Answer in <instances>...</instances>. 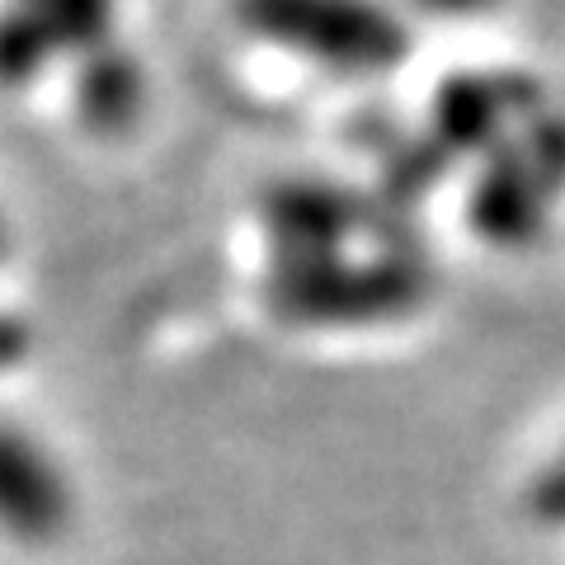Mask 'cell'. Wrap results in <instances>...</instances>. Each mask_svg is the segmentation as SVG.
Returning <instances> with one entry per match:
<instances>
[{
    "mask_svg": "<svg viewBox=\"0 0 565 565\" xmlns=\"http://www.w3.org/2000/svg\"><path fill=\"white\" fill-rule=\"evenodd\" d=\"M434 269L415 245L382 236L373 250L264 269L259 307L292 330H386L434 302Z\"/></svg>",
    "mask_w": 565,
    "mask_h": 565,
    "instance_id": "cell-1",
    "label": "cell"
},
{
    "mask_svg": "<svg viewBox=\"0 0 565 565\" xmlns=\"http://www.w3.org/2000/svg\"><path fill=\"white\" fill-rule=\"evenodd\" d=\"M66 57L39 14L20 0H0V95H24Z\"/></svg>",
    "mask_w": 565,
    "mask_h": 565,
    "instance_id": "cell-8",
    "label": "cell"
},
{
    "mask_svg": "<svg viewBox=\"0 0 565 565\" xmlns=\"http://www.w3.org/2000/svg\"><path fill=\"white\" fill-rule=\"evenodd\" d=\"M411 10V20H481V14H494L504 0H401Z\"/></svg>",
    "mask_w": 565,
    "mask_h": 565,
    "instance_id": "cell-10",
    "label": "cell"
},
{
    "mask_svg": "<svg viewBox=\"0 0 565 565\" xmlns=\"http://www.w3.org/2000/svg\"><path fill=\"white\" fill-rule=\"evenodd\" d=\"M382 217L377 199L359 184H344L334 174H282L269 180L255 199V226L264 241L269 264H316L330 255H344L373 232Z\"/></svg>",
    "mask_w": 565,
    "mask_h": 565,
    "instance_id": "cell-4",
    "label": "cell"
},
{
    "mask_svg": "<svg viewBox=\"0 0 565 565\" xmlns=\"http://www.w3.org/2000/svg\"><path fill=\"white\" fill-rule=\"evenodd\" d=\"M533 500H537V514L542 519H565V452L542 471Z\"/></svg>",
    "mask_w": 565,
    "mask_h": 565,
    "instance_id": "cell-11",
    "label": "cell"
},
{
    "mask_svg": "<svg viewBox=\"0 0 565 565\" xmlns=\"http://www.w3.org/2000/svg\"><path fill=\"white\" fill-rule=\"evenodd\" d=\"M81 519V486L39 429L0 419V537L29 552L57 546Z\"/></svg>",
    "mask_w": 565,
    "mask_h": 565,
    "instance_id": "cell-6",
    "label": "cell"
},
{
    "mask_svg": "<svg viewBox=\"0 0 565 565\" xmlns=\"http://www.w3.org/2000/svg\"><path fill=\"white\" fill-rule=\"evenodd\" d=\"M546 85L523 66H462L448 71L429 95L424 132L452 166L486 161L523 122L546 109Z\"/></svg>",
    "mask_w": 565,
    "mask_h": 565,
    "instance_id": "cell-5",
    "label": "cell"
},
{
    "mask_svg": "<svg viewBox=\"0 0 565 565\" xmlns=\"http://www.w3.org/2000/svg\"><path fill=\"white\" fill-rule=\"evenodd\" d=\"M10 245H14V232H10L6 207H0V269H6V259H10Z\"/></svg>",
    "mask_w": 565,
    "mask_h": 565,
    "instance_id": "cell-13",
    "label": "cell"
},
{
    "mask_svg": "<svg viewBox=\"0 0 565 565\" xmlns=\"http://www.w3.org/2000/svg\"><path fill=\"white\" fill-rule=\"evenodd\" d=\"M565 207V114L546 109L476 161L462 217L467 232L500 255H523L552 236Z\"/></svg>",
    "mask_w": 565,
    "mask_h": 565,
    "instance_id": "cell-3",
    "label": "cell"
},
{
    "mask_svg": "<svg viewBox=\"0 0 565 565\" xmlns=\"http://www.w3.org/2000/svg\"><path fill=\"white\" fill-rule=\"evenodd\" d=\"M245 39L334 81H382L415 52L401 0H226Z\"/></svg>",
    "mask_w": 565,
    "mask_h": 565,
    "instance_id": "cell-2",
    "label": "cell"
},
{
    "mask_svg": "<svg viewBox=\"0 0 565 565\" xmlns=\"http://www.w3.org/2000/svg\"><path fill=\"white\" fill-rule=\"evenodd\" d=\"M20 6L39 14L62 52L76 62L118 43V0H20Z\"/></svg>",
    "mask_w": 565,
    "mask_h": 565,
    "instance_id": "cell-9",
    "label": "cell"
},
{
    "mask_svg": "<svg viewBox=\"0 0 565 565\" xmlns=\"http://www.w3.org/2000/svg\"><path fill=\"white\" fill-rule=\"evenodd\" d=\"M141 99H147L141 66L118 43L81 57L76 104H81V118L90 122L95 132H122L141 114Z\"/></svg>",
    "mask_w": 565,
    "mask_h": 565,
    "instance_id": "cell-7",
    "label": "cell"
},
{
    "mask_svg": "<svg viewBox=\"0 0 565 565\" xmlns=\"http://www.w3.org/2000/svg\"><path fill=\"white\" fill-rule=\"evenodd\" d=\"M29 353V330L20 326V316H10V311H0V367H10V363H20Z\"/></svg>",
    "mask_w": 565,
    "mask_h": 565,
    "instance_id": "cell-12",
    "label": "cell"
}]
</instances>
